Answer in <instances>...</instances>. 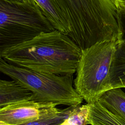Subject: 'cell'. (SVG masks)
Segmentation results:
<instances>
[{"label":"cell","instance_id":"12","mask_svg":"<svg viewBox=\"0 0 125 125\" xmlns=\"http://www.w3.org/2000/svg\"><path fill=\"white\" fill-rule=\"evenodd\" d=\"M80 105L69 106L62 109L57 108L54 111L41 116L36 121L22 125H60ZM0 125H8L0 123Z\"/></svg>","mask_w":125,"mask_h":125},{"label":"cell","instance_id":"13","mask_svg":"<svg viewBox=\"0 0 125 125\" xmlns=\"http://www.w3.org/2000/svg\"><path fill=\"white\" fill-rule=\"evenodd\" d=\"M89 110L88 104L81 105L60 125H87Z\"/></svg>","mask_w":125,"mask_h":125},{"label":"cell","instance_id":"11","mask_svg":"<svg viewBox=\"0 0 125 125\" xmlns=\"http://www.w3.org/2000/svg\"><path fill=\"white\" fill-rule=\"evenodd\" d=\"M98 101L109 111L119 114L125 119V93L121 88H113L104 92Z\"/></svg>","mask_w":125,"mask_h":125},{"label":"cell","instance_id":"7","mask_svg":"<svg viewBox=\"0 0 125 125\" xmlns=\"http://www.w3.org/2000/svg\"><path fill=\"white\" fill-rule=\"evenodd\" d=\"M119 16L120 34L116 43L108 90L125 88V10L120 6Z\"/></svg>","mask_w":125,"mask_h":125},{"label":"cell","instance_id":"3","mask_svg":"<svg viewBox=\"0 0 125 125\" xmlns=\"http://www.w3.org/2000/svg\"><path fill=\"white\" fill-rule=\"evenodd\" d=\"M54 30L35 0H0V52Z\"/></svg>","mask_w":125,"mask_h":125},{"label":"cell","instance_id":"2","mask_svg":"<svg viewBox=\"0 0 125 125\" xmlns=\"http://www.w3.org/2000/svg\"><path fill=\"white\" fill-rule=\"evenodd\" d=\"M70 24L69 37L82 49L104 40L118 41L119 6L114 0H55Z\"/></svg>","mask_w":125,"mask_h":125},{"label":"cell","instance_id":"16","mask_svg":"<svg viewBox=\"0 0 125 125\" xmlns=\"http://www.w3.org/2000/svg\"><path fill=\"white\" fill-rule=\"evenodd\" d=\"M115 0V1L118 3V1L119 0Z\"/></svg>","mask_w":125,"mask_h":125},{"label":"cell","instance_id":"5","mask_svg":"<svg viewBox=\"0 0 125 125\" xmlns=\"http://www.w3.org/2000/svg\"><path fill=\"white\" fill-rule=\"evenodd\" d=\"M0 71L30 90L36 102L69 106L80 105L83 100L73 86V76L37 72L10 64L1 58Z\"/></svg>","mask_w":125,"mask_h":125},{"label":"cell","instance_id":"10","mask_svg":"<svg viewBox=\"0 0 125 125\" xmlns=\"http://www.w3.org/2000/svg\"><path fill=\"white\" fill-rule=\"evenodd\" d=\"M89 113L87 125H125V119L121 115L111 113L97 101L88 104Z\"/></svg>","mask_w":125,"mask_h":125},{"label":"cell","instance_id":"14","mask_svg":"<svg viewBox=\"0 0 125 125\" xmlns=\"http://www.w3.org/2000/svg\"><path fill=\"white\" fill-rule=\"evenodd\" d=\"M118 4L120 7L125 10V0H119L118 1Z\"/></svg>","mask_w":125,"mask_h":125},{"label":"cell","instance_id":"9","mask_svg":"<svg viewBox=\"0 0 125 125\" xmlns=\"http://www.w3.org/2000/svg\"><path fill=\"white\" fill-rule=\"evenodd\" d=\"M55 30L69 36L71 29L68 20L55 0H35Z\"/></svg>","mask_w":125,"mask_h":125},{"label":"cell","instance_id":"6","mask_svg":"<svg viewBox=\"0 0 125 125\" xmlns=\"http://www.w3.org/2000/svg\"><path fill=\"white\" fill-rule=\"evenodd\" d=\"M53 103L27 101L0 109V123L22 125L37 120L41 116L57 109Z\"/></svg>","mask_w":125,"mask_h":125},{"label":"cell","instance_id":"8","mask_svg":"<svg viewBox=\"0 0 125 125\" xmlns=\"http://www.w3.org/2000/svg\"><path fill=\"white\" fill-rule=\"evenodd\" d=\"M33 99V93L18 82L0 80V109Z\"/></svg>","mask_w":125,"mask_h":125},{"label":"cell","instance_id":"4","mask_svg":"<svg viewBox=\"0 0 125 125\" xmlns=\"http://www.w3.org/2000/svg\"><path fill=\"white\" fill-rule=\"evenodd\" d=\"M117 42L104 40L82 49L74 85L87 104L97 101L108 90Z\"/></svg>","mask_w":125,"mask_h":125},{"label":"cell","instance_id":"1","mask_svg":"<svg viewBox=\"0 0 125 125\" xmlns=\"http://www.w3.org/2000/svg\"><path fill=\"white\" fill-rule=\"evenodd\" d=\"M81 54L82 49L71 38L55 30L2 50L0 58L41 73L73 76Z\"/></svg>","mask_w":125,"mask_h":125},{"label":"cell","instance_id":"15","mask_svg":"<svg viewBox=\"0 0 125 125\" xmlns=\"http://www.w3.org/2000/svg\"><path fill=\"white\" fill-rule=\"evenodd\" d=\"M9 2H13V3H19V2H22L25 0H3Z\"/></svg>","mask_w":125,"mask_h":125}]
</instances>
